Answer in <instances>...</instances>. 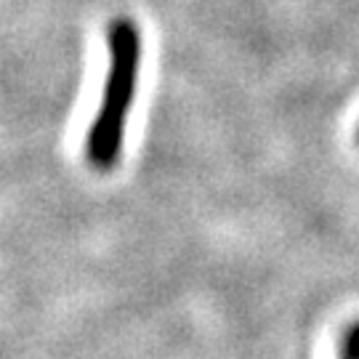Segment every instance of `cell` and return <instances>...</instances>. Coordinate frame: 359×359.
I'll use <instances>...</instances> for the list:
<instances>
[{
  "mask_svg": "<svg viewBox=\"0 0 359 359\" xmlns=\"http://www.w3.org/2000/svg\"><path fill=\"white\" fill-rule=\"evenodd\" d=\"M142 35L130 19H115L109 27V75L104 99L88 130V160L96 168H112L120 157L126 123L139 80Z\"/></svg>",
  "mask_w": 359,
  "mask_h": 359,
  "instance_id": "obj_1",
  "label": "cell"
},
{
  "mask_svg": "<svg viewBox=\"0 0 359 359\" xmlns=\"http://www.w3.org/2000/svg\"><path fill=\"white\" fill-rule=\"evenodd\" d=\"M344 359H359V325L357 327H351L344 338Z\"/></svg>",
  "mask_w": 359,
  "mask_h": 359,
  "instance_id": "obj_2",
  "label": "cell"
},
{
  "mask_svg": "<svg viewBox=\"0 0 359 359\" xmlns=\"http://www.w3.org/2000/svg\"><path fill=\"white\" fill-rule=\"evenodd\" d=\"M341 359H344V357H341Z\"/></svg>",
  "mask_w": 359,
  "mask_h": 359,
  "instance_id": "obj_3",
  "label": "cell"
}]
</instances>
